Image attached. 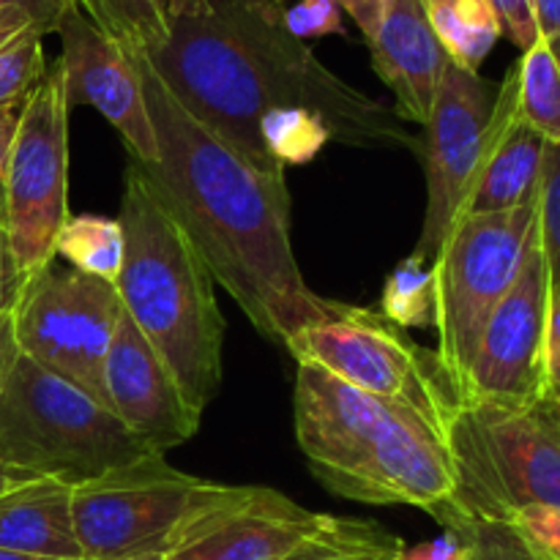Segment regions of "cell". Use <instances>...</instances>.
Wrapping results in <instances>:
<instances>
[{"instance_id":"cell-30","label":"cell","mask_w":560,"mask_h":560,"mask_svg":"<svg viewBox=\"0 0 560 560\" xmlns=\"http://www.w3.org/2000/svg\"><path fill=\"white\" fill-rule=\"evenodd\" d=\"M284 25L301 42L323 36H345L342 11L334 0H299L284 9Z\"/></svg>"},{"instance_id":"cell-10","label":"cell","mask_w":560,"mask_h":560,"mask_svg":"<svg viewBox=\"0 0 560 560\" xmlns=\"http://www.w3.org/2000/svg\"><path fill=\"white\" fill-rule=\"evenodd\" d=\"M120 315L113 282L47 266L27 279L14 310L20 353L107 405L104 359Z\"/></svg>"},{"instance_id":"cell-3","label":"cell","mask_w":560,"mask_h":560,"mask_svg":"<svg viewBox=\"0 0 560 560\" xmlns=\"http://www.w3.org/2000/svg\"><path fill=\"white\" fill-rule=\"evenodd\" d=\"M124 266L115 282L124 312L184 392L206 413L222 386L224 315L213 277L159 191L129 159L120 200Z\"/></svg>"},{"instance_id":"cell-27","label":"cell","mask_w":560,"mask_h":560,"mask_svg":"<svg viewBox=\"0 0 560 560\" xmlns=\"http://www.w3.org/2000/svg\"><path fill=\"white\" fill-rule=\"evenodd\" d=\"M88 20L96 22L107 36L124 44L129 52H151L167 38V25L153 0H74Z\"/></svg>"},{"instance_id":"cell-9","label":"cell","mask_w":560,"mask_h":560,"mask_svg":"<svg viewBox=\"0 0 560 560\" xmlns=\"http://www.w3.org/2000/svg\"><path fill=\"white\" fill-rule=\"evenodd\" d=\"M69 104L55 60L22 102L20 126L3 170V228L27 277L55 260L69 222Z\"/></svg>"},{"instance_id":"cell-32","label":"cell","mask_w":560,"mask_h":560,"mask_svg":"<svg viewBox=\"0 0 560 560\" xmlns=\"http://www.w3.org/2000/svg\"><path fill=\"white\" fill-rule=\"evenodd\" d=\"M476 556H479V534L465 536L457 530H446L438 539L405 547L399 560H476Z\"/></svg>"},{"instance_id":"cell-46","label":"cell","mask_w":560,"mask_h":560,"mask_svg":"<svg viewBox=\"0 0 560 560\" xmlns=\"http://www.w3.org/2000/svg\"><path fill=\"white\" fill-rule=\"evenodd\" d=\"M476 560H481V558H479V556H476Z\"/></svg>"},{"instance_id":"cell-8","label":"cell","mask_w":560,"mask_h":560,"mask_svg":"<svg viewBox=\"0 0 560 560\" xmlns=\"http://www.w3.org/2000/svg\"><path fill=\"white\" fill-rule=\"evenodd\" d=\"M295 361H310L375 397L416 408L452 438L459 397L435 353L416 345L381 312L331 301L323 320L290 342Z\"/></svg>"},{"instance_id":"cell-28","label":"cell","mask_w":560,"mask_h":560,"mask_svg":"<svg viewBox=\"0 0 560 560\" xmlns=\"http://www.w3.org/2000/svg\"><path fill=\"white\" fill-rule=\"evenodd\" d=\"M528 560H560V506L525 503L509 509L492 525Z\"/></svg>"},{"instance_id":"cell-14","label":"cell","mask_w":560,"mask_h":560,"mask_svg":"<svg viewBox=\"0 0 560 560\" xmlns=\"http://www.w3.org/2000/svg\"><path fill=\"white\" fill-rule=\"evenodd\" d=\"M326 517L271 487H228L164 560H288Z\"/></svg>"},{"instance_id":"cell-4","label":"cell","mask_w":560,"mask_h":560,"mask_svg":"<svg viewBox=\"0 0 560 560\" xmlns=\"http://www.w3.org/2000/svg\"><path fill=\"white\" fill-rule=\"evenodd\" d=\"M162 454L74 383L20 355L0 392V459L25 479L71 490Z\"/></svg>"},{"instance_id":"cell-39","label":"cell","mask_w":560,"mask_h":560,"mask_svg":"<svg viewBox=\"0 0 560 560\" xmlns=\"http://www.w3.org/2000/svg\"><path fill=\"white\" fill-rule=\"evenodd\" d=\"M159 16H162L164 25H173V22L186 20V16H197L208 9V0H153Z\"/></svg>"},{"instance_id":"cell-6","label":"cell","mask_w":560,"mask_h":560,"mask_svg":"<svg viewBox=\"0 0 560 560\" xmlns=\"http://www.w3.org/2000/svg\"><path fill=\"white\" fill-rule=\"evenodd\" d=\"M452 448L476 528H492L503 512L525 503L560 506V421L547 405H463Z\"/></svg>"},{"instance_id":"cell-1","label":"cell","mask_w":560,"mask_h":560,"mask_svg":"<svg viewBox=\"0 0 560 560\" xmlns=\"http://www.w3.org/2000/svg\"><path fill=\"white\" fill-rule=\"evenodd\" d=\"M142 55L197 124L266 173L284 175L260 140V118L282 107L315 113L342 145L421 153L397 109L334 74L288 31L282 0H208Z\"/></svg>"},{"instance_id":"cell-45","label":"cell","mask_w":560,"mask_h":560,"mask_svg":"<svg viewBox=\"0 0 560 560\" xmlns=\"http://www.w3.org/2000/svg\"><path fill=\"white\" fill-rule=\"evenodd\" d=\"M547 408H550V405H547ZM550 410H552V416L560 421V408H550Z\"/></svg>"},{"instance_id":"cell-25","label":"cell","mask_w":560,"mask_h":560,"mask_svg":"<svg viewBox=\"0 0 560 560\" xmlns=\"http://www.w3.org/2000/svg\"><path fill=\"white\" fill-rule=\"evenodd\" d=\"M381 317L410 331L435 323V268L405 257L386 277L381 293Z\"/></svg>"},{"instance_id":"cell-34","label":"cell","mask_w":560,"mask_h":560,"mask_svg":"<svg viewBox=\"0 0 560 560\" xmlns=\"http://www.w3.org/2000/svg\"><path fill=\"white\" fill-rule=\"evenodd\" d=\"M492 9L501 16L503 33L517 44L520 49H528L539 42V27L534 16V0H490Z\"/></svg>"},{"instance_id":"cell-41","label":"cell","mask_w":560,"mask_h":560,"mask_svg":"<svg viewBox=\"0 0 560 560\" xmlns=\"http://www.w3.org/2000/svg\"><path fill=\"white\" fill-rule=\"evenodd\" d=\"M22 481H33V479H25V476L16 474V470H11L9 465H5L3 459H0V495H3V492H9L11 487L22 485Z\"/></svg>"},{"instance_id":"cell-37","label":"cell","mask_w":560,"mask_h":560,"mask_svg":"<svg viewBox=\"0 0 560 560\" xmlns=\"http://www.w3.org/2000/svg\"><path fill=\"white\" fill-rule=\"evenodd\" d=\"M534 16L539 38L550 47L560 66V0H534Z\"/></svg>"},{"instance_id":"cell-12","label":"cell","mask_w":560,"mask_h":560,"mask_svg":"<svg viewBox=\"0 0 560 560\" xmlns=\"http://www.w3.org/2000/svg\"><path fill=\"white\" fill-rule=\"evenodd\" d=\"M550 277L534 235L512 290L492 310L465 381L463 405H545V331Z\"/></svg>"},{"instance_id":"cell-22","label":"cell","mask_w":560,"mask_h":560,"mask_svg":"<svg viewBox=\"0 0 560 560\" xmlns=\"http://www.w3.org/2000/svg\"><path fill=\"white\" fill-rule=\"evenodd\" d=\"M55 257L85 277L118 282L124 266V228L118 219L80 213L69 217L55 244Z\"/></svg>"},{"instance_id":"cell-36","label":"cell","mask_w":560,"mask_h":560,"mask_svg":"<svg viewBox=\"0 0 560 560\" xmlns=\"http://www.w3.org/2000/svg\"><path fill=\"white\" fill-rule=\"evenodd\" d=\"M334 3L355 22L364 42H370L377 33V27L383 25V20L388 16V11H392L394 0H334Z\"/></svg>"},{"instance_id":"cell-24","label":"cell","mask_w":560,"mask_h":560,"mask_svg":"<svg viewBox=\"0 0 560 560\" xmlns=\"http://www.w3.org/2000/svg\"><path fill=\"white\" fill-rule=\"evenodd\" d=\"M49 31L36 22L0 27V107H22L47 74L44 38Z\"/></svg>"},{"instance_id":"cell-33","label":"cell","mask_w":560,"mask_h":560,"mask_svg":"<svg viewBox=\"0 0 560 560\" xmlns=\"http://www.w3.org/2000/svg\"><path fill=\"white\" fill-rule=\"evenodd\" d=\"M545 405L560 408V284L550 288V306H547Z\"/></svg>"},{"instance_id":"cell-5","label":"cell","mask_w":560,"mask_h":560,"mask_svg":"<svg viewBox=\"0 0 560 560\" xmlns=\"http://www.w3.org/2000/svg\"><path fill=\"white\" fill-rule=\"evenodd\" d=\"M536 197L514 211L459 217L435 262L438 361L463 402L465 381L492 310L512 290L536 235Z\"/></svg>"},{"instance_id":"cell-21","label":"cell","mask_w":560,"mask_h":560,"mask_svg":"<svg viewBox=\"0 0 560 560\" xmlns=\"http://www.w3.org/2000/svg\"><path fill=\"white\" fill-rule=\"evenodd\" d=\"M517 118L545 142H560V66L545 42L520 55L512 66Z\"/></svg>"},{"instance_id":"cell-18","label":"cell","mask_w":560,"mask_h":560,"mask_svg":"<svg viewBox=\"0 0 560 560\" xmlns=\"http://www.w3.org/2000/svg\"><path fill=\"white\" fill-rule=\"evenodd\" d=\"M366 44L377 77L397 96L399 118L427 126L448 58L427 22L421 0H394Z\"/></svg>"},{"instance_id":"cell-42","label":"cell","mask_w":560,"mask_h":560,"mask_svg":"<svg viewBox=\"0 0 560 560\" xmlns=\"http://www.w3.org/2000/svg\"><path fill=\"white\" fill-rule=\"evenodd\" d=\"M0 560H42V558H31V556H22V552H11L0 547Z\"/></svg>"},{"instance_id":"cell-43","label":"cell","mask_w":560,"mask_h":560,"mask_svg":"<svg viewBox=\"0 0 560 560\" xmlns=\"http://www.w3.org/2000/svg\"><path fill=\"white\" fill-rule=\"evenodd\" d=\"M115 560H164L162 552H145V556H131V558H115Z\"/></svg>"},{"instance_id":"cell-2","label":"cell","mask_w":560,"mask_h":560,"mask_svg":"<svg viewBox=\"0 0 560 560\" xmlns=\"http://www.w3.org/2000/svg\"><path fill=\"white\" fill-rule=\"evenodd\" d=\"M131 55L159 142V162L140 164L142 173L200 252L213 282L262 337L288 350L331 304L312 293L295 260L288 180L197 124L145 55Z\"/></svg>"},{"instance_id":"cell-38","label":"cell","mask_w":560,"mask_h":560,"mask_svg":"<svg viewBox=\"0 0 560 560\" xmlns=\"http://www.w3.org/2000/svg\"><path fill=\"white\" fill-rule=\"evenodd\" d=\"M20 355L22 353L20 342H16L14 312H3V315H0V392H3V386L9 383Z\"/></svg>"},{"instance_id":"cell-13","label":"cell","mask_w":560,"mask_h":560,"mask_svg":"<svg viewBox=\"0 0 560 560\" xmlns=\"http://www.w3.org/2000/svg\"><path fill=\"white\" fill-rule=\"evenodd\" d=\"M55 33L60 36L58 63L69 109L93 107L118 131L135 162L156 164L159 142L135 55L88 20L77 3L63 11Z\"/></svg>"},{"instance_id":"cell-15","label":"cell","mask_w":560,"mask_h":560,"mask_svg":"<svg viewBox=\"0 0 560 560\" xmlns=\"http://www.w3.org/2000/svg\"><path fill=\"white\" fill-rule=\"evenodd\" d=\"M104 394L120 424L162 454L191 441L200 430L202 413L186 402L167 364L126 312L104 359Z\"/></svg>"},{"instance_id":"cell-16","label":"cell","mask_w":560,"mask_h":560,"mask_svg":"<svg viewBox=\"0 0 560 560\" xmlns=\"http://www.w3.org/2000/svg\"><path fill=\"white\" fill-rule=\"evenodd\" d=\"M388 408L392 399L361 392L323 366L299 361L295 438L306 465L323 487L353 468Z\"/></svg>"},{"instance_id":"cell-29","label":"cell","mask_w":560,"mask_h":560,"mask_svg":"<svg viewBox=\"0 0 560 560\" xmlns=\"http://www.w3.org/2000/svg\"><path fill=\"white\" fill-rule=\"evenodd\" d=\"M536 233H539L541 257H545L550 288L560 284V142H547L541 162L539 191H536Z\"/></svg>"},{"instance_id":"cell-26","label":"cell","mask_w":560,"mask_h":560,"mask_svg":"<svg viewBox=\"0 0 560 560\" xmlns=\"http://www.w3.org/2000/svg\"><path fill=\"white\" fill-rule=\"evenodd\" d=\"M260 140L277 164H306L331 142V131L310 109L282 107L260 118Z\"/></svg>"},{"instance_id":"cell-19","label":"cell","mask_w":560,"mask_h":560,"mask_svg":"<svg viewBox=\"0 0 560 560\" xmlns=\"http://www.w3.org/2000/svg\"><path fill=\"white\" fill-rule=\"evenodd\" d=\"M0 547L42 560H82L71 487L33 479L0 495Z\"/></svg>"},{"instance_id":"cell-35","label":"cell","mask_w":560,"mask_h":560,"mask_svg":"<svg viewBox=\"0 0 560 560\" xmlns=\"http://www.w3.org/2000/svg\"><path fill=\"white\" fill-rule=\"evenodd\" d=\"M27 279L31 277H27V273L22 271L20 262H16L14 249H11L9 244V235H5L3 219H0V315L16 310Z\"/></svg>"},{"instance_id":"cell-31","label":"cell","mask_w":560,"mask_h":560,"mask_svg":"<svg viewBox=\"0 0 560 560\" xmlns=\"http://www.w3.org/2000/svg\"><path fill=\"white\" fill-rule=\"evenodd\" d=\"M71 3L74 0H0V27L36 22V25H44L49 33H55L60 16Z\"/></svg>"},{"instance_id":"cell-7","label":"cell","mask_w":560,"mask_h":560,"mask_svg":"<svg viewBox=\"0 0 560 560\" xmlns=\"http://www.w3.org/2000/svg\"><path fill=\"white\" fill-rule=\"evenodd\" d=\"M228 487L173 468L164 454L74 487L71 514L82 560L167 556Z\"/></svg>"},{"instance_id":"cell-11","label":"cell","mask_w":560,"mask_h":560,"mask_svg":"<svg viewBox=\"0 0 560 560\" xmlns=\"http://www.w3.org/2000/svg\"><path fill=\"white\" fill-rule=\"evenodd\" d=\"M498 91L481 74L446 63L421 140L427 170V213L413 260L432 266L474 186Z\"/></svg>"},{"instance_id":"cell-40","label":"cell","mask_w":560,"mask_h":560,"mask_svg":"<svg viewBox=\"0 0 560 560\" xmlns=\"http://www.w3.org/2000/svg\"><path fill=\"white\" fill-rule=\"evenodd\" d=\"M22 107H0V178H3L5 162H9L11 145H14L16 126H20Z\"/></svg>"},{"instance_id":"cell-20","label":"cell","mask_w":560,"mask_h":560,"mask_svg":"<svg viewBox=\"0 0 560 560\" xmlns=\"http://www.w3.org/2000/svg\"><path fill=\"white\" fill-rule=\"evenodd\" d=\"M421 5L446 58L479 74L487 55L503 36L501 16L490 0H421Z\"/></svg>"},{"instance_id":"cell-23","label":"cell","mask_w":560,"mask_h":560,"mask_svg":"<svg viewBox=\"0 0 560 560\" xmlns=\"http://www.w3.org/2000/svg\"><path fill=\"white\" fill-rule=\"evenodd\" d=\"M405 541L372 520L328 514L315 536L288 560H399Z\"/></svg>"},{"instance_id":"cell-44","label":"cell","mask_w":560,"mask_h":560,"mask_svg":"<svg viewBox=\"0 0 560 560\" xmlns=\"http://www.w3.org/2000/svg\"><path fill=\"white\" fill-rule=\"evenodd\" d=\"M0 219H3V180H0Z\"/></svg>"},{"instance_id":"cell-17","label":"cell","mask_w":560,"mask_h":560,"mask_svg":"<svg viewBox=\"0 0 560 560\" xmlns=\"http://www.w3.org/2000/svg\"><path fill=\"white\" fill-rule=\"evenodd\" d=\"M547 142L517 118L514 104V74L509 69L501 82L481 145L474 186L463 206V217L503 213L525 206L539 191L541 162Z\"/></svg>"}]
</instances>
